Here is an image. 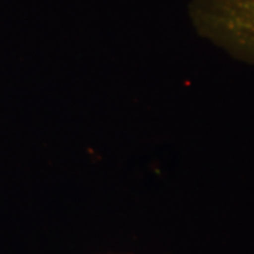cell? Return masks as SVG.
I'll list each match as a JSON object with an SVG mask.
<instances>
[{"label": "cell", "instance_id": "6da1fadb", "mask_svg": "<svg viewBox=\"0 0 254 254\" xmlns=\"http://www.w3.org/2000/svg\"><path fill=\"white\" fill-rule=\"evenodd\" d=\"M202 36L254 67V0H190Z\"/></svg>", "mask_w": 254, "mask_h": 254}]
</instances>
